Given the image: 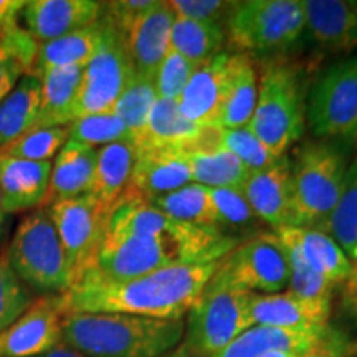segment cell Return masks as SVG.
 Masks as SVG:
<instances>
[{"mask_svg":"<svg viewBox=\"0 0 357 357\" xmlns=\"http://www.w3.org/2000/svg\"><path fill=\"white\" fill-rule=\"evenodd\" d=\"M341 142L310 141L294 151L289 160L294 225L326 234L329 217L341 195L347 171Z\"/></svg>","mask_w":357,"mask_h":357,"instance_id":"3957f363","label":"cell"},{"mask_svg":"<svg viewBox=\"0 0 357 357\" xmlns=\"http://www.w3.org/2000/svg\"><path fill=\"white\" fill-rule=\"evenodd\" d=\"M305 30L301 0H243L236 2L225 24V37L240 53L287 50Z\"/></svg>","mask_w":357,"mask_h":357,"instance_id":"52a82bcc","label":"cell"},{"mask_svg":"<svg viewBox=\"0 0 357 357\" xmlns=\"http://www.w3.org/2000/svg\"><path fill=\"white\" fill-rule=\"evenodd\" d=\"M329 235L349 258L352 266L357 265V155L347 166L341 195L329 217Z\"/></svg>","mask_w":357,"mask_h":357,"instance_id":"836d02e7","label":"cell"},{"mask_svg":"<svg viewBox=\"0 0 357 357\" xmlns=\"http://www.w3.org/2000/svg\"><path fill=\"white\" fill-rule=\"evenodd\" d=\"M3 258L33 291L63 294L73 284L68 258L45 205L22 218Z\"/></svg>","mask_w":357,"mask_h":357,"instance_id":"5b68a950","label":"cell"},{"mask_svg":"<svg viewBox=\"0 0 357 357\" xmlns=\"http://www.w3.org/2000/svg\"><path fill=\"white\" fill-rule=\"evenodd\" d=\"M68 258L73 283L91 263L106 235L108 211L89 194L47 205Z\"/></svg>","mask_w":357,"mask_h":357,"instance_id":"8fae6325","label":"cell"},{"mask_svg":"<svg viewBox=\"0 0 357 357\" xmlns=\"http://www.w3.org/2000/svg\"><path fill=\"white\" fill-rule=\"evenodd\" d=\"M307 126L324 141L357 144V56L328 66L306 101Z\"/></svg>","mask_w":357,"mask_h":357,"instance_id":"ba28073f","label":"cell"},{"mask_svg":"<svg viewBox=\"0 0 357 357\" xmlns=\"http://www.w3.org/2000/svg\"><path fill=\"white\" fill-rule=\"evenodd\" d=\"M154 0H116L102 2L101 15L108 19L123 35L128 33L131 25L153 6Z\"/></svg>","mask_w":357,"mask_h":357,"instance_id":"ee69618b","label":"cell"},{"mask_svg":"<svg viewBox=\"0 0 357 357\" xmlns=\"http://www.w3.org/2000/svg\"><path fill=\"white\" fill-rule=\"evenodd\" d=\"M136 164V147L129 139L116 141L98 151L95 178L89 195L106 211L126 192Z\"/></svg>","mask_w":357,"mask_h":357,"instance_id":"cb8c5ba5","label":"cell"},{"mask_svg":"<svg viewBox=\"0 0 357 357\" xmlns=\"http://www.w3.org/2000/svg\"><path fill=\"white\" fill-rule=\"evenodd\" d=\"M187 166L190 169L192 182L207 189H240L243 190L250 172L243 162L223 147L200 151L185 155Z\"/></svg>","mask_w":357,"mask_h":357,"instance_id":"f546056e","label":"cell"},{"mask_svg":"<svg viewBox=\"0 0 357 357\" xmlns=\"http://www.w3.org/2000/svg\"><path fill=\"white\" fill-rule=\"evenodd\" d=\"M243 195L257 217L275 231L284 227H293L291 176L288 155H281L276 162L263 171L250 174L243 187Z\"/></svg>","mask_w":357,"mask_h":357,"instance_id":"4fadbf2b","label":"cell"},{"mask_svg":"<svg viewBox=\"0 0 357 357\" xmlns=\"http://www.w3.org/2000/svg\"><path fill=\"white\" fill-rule=\"evenodd\" d=\"M101 22V47L84 66L75 119L89 114L113 113L119 96L136 75L126 37L102 15Z\"/></svg>","mask_w":357,"mask_h":357,"instance_id":"9c48e42d","label":"cell"},{"mask_svg":"<svg viewBox=\"0 0 357 357\" xmlns=\"http://www.w3.org/2000/svg\"><path fill=\"white\" fill-rule=\"evenodd\" d=\"M42 82L29 73L0 101V147L33 128L40 108Z\"/></svg>","mask_w":357,"mask_h":357,"instance_id":"f1b7e54d","label":"cell"},{"mask_svg":"<svg viewBox=\"0 0 357 357\" xmlns=\"http://www.w3.org/2000/svg\"><path fill=\"white\" fill-rule=\"evenodd\" d=\"M158 98L154 79L141 77L137 73L129 82L123 95L119 96L113 113L124 123L131 142L136 141L144 131L147 118H149Z\"/></svg>","mask_w":357,"mask_h":357,"instance_id":"e575fe53","label":"cell"},{"mask_svg":"<svg viewBox=\"0 0 357 357\" xmlns=\"http://www.w3.org/2000/svg\"><path fill=\"white\" fill-rule=\"evenodd\" d=\"M305 29L319 48L351 53L357 48V0H301Z\"/></svg>","mask_w":357,"mask_h":357,"instance_id":"ac0fdd59","label":"cell"},{"mask_svg":"<svg viewBox=\"0 0 357 357\" xmlns=\"http://www.w3.org/2000/svg\"><path fill=\"white\" fill-rule=\"evenodd\" d=\"M102 2L95 0H32L22 15L38 43L65 37L100 20Z\"/></svg>","mask_w":357,"mask_h":357,"instance_id":"e0dca14e","label":"cell"},{"mask_svg":"<svg viewBox=\"0 0 357 357\" xmlns=\"http://www.w3.org/2000/svg\"><path fill=\"white\" fill-rule=\"evenodd\" d=\"M38 357H84L79 354V352L70 349V347H66L65 344H60L55 349H52L50 352H47V354H42Z\"/></svg>","mask_w":357,"mask_h":357,"instance_id":"681fc988","label":"cell"},{"mask_svg":"<svg viewBox=\"0 0 357 357\" xmlns=\"http://www.w3.org/2000/svg\"><path fill=\"white\" fill-rule=\"evenodd\" d=\"M102 22H95L77 32L65 37L50 40L38 45V53L30 73L42 77V73L55 68H70V66H86L101 47Z\"/></svg>","mask_w":357,"mask_h":357,"instance_id":"484cf974","label":"cell"},{"mask_svg":"<svg viewBox=\"0 0 357 357\" xmlns=\"http://www.w3.org/2000/svg\"><path fill=\"white\" fill-rule=\"evenodd\" d=\"M164 357H208L207 354H204V352H200L195 349V347H192L187 344V342H181L176 349H172L171 352H167Z\"/></svg>","mask_w":357,"mask_h":357,"instance_id":"7dc6e473","label":"cell"},{"mask_svg":"<svg viewBox=\"0 0 357 357\" xmlns=\"http://www.w3.org/2000/svg\"><path fill=\"white\" fill-rule=\"evenodd\" d=\"M227 88L229 53H220L197 66L177 105L190 123L197 126H218Z\"/></svg>","mask_w":357,"mask_h":357,"instance_id":"5bb4252c","label":"cell"},{"mask_svg":"<svg viewBox=\"0 0 357 357\" xmlns=\"http://www.w3.org/2000/svg\"><path fill=\"white\" fill-rule=\"evenodd\" d=\"M347 298L357 312V265L352 268V275L347 280Z\"/></svg>","mask_w":357,"mask_h":357,"instance_id":"c3c4849f","label":"cell"},{"mask_svg":"<svg viewBox=\"0 0 357 357\" xmlns=\"http://www.w3.org/2000/svg\"><path fill=\"white\" fill-rule=\"evenodd\" d=\"M220 260L204 265H177L131 280H105L82 273L61 294L65 312H121L178 321L195 305Z\"/></svg>","mask_w":357,"mask_h":357,"instance_id":"6da1fadb","label":"cell"},{"mask_svg":"<svg viewBox=\"0 0 357 357\" xmlns=\"http://www.w3.org/2000/svg\"><path fill=\"white\" fill-rule=\"evenodd\" d=\"M184 321L121 312H66L63 341L84 357H164L181 344Z\"/></svg>","mask_w":357,"mask_h":357,"instance_id":"7a4b0ae2","label":"cell"},{"mask_svg":"<svg viewBox=\"0 0 357 357\" xmlns=\"http://www.w3.org/2000/svg\"><path fill=\"white\" fill-rule=\"evenodd\" d=\"M258 83L250 55H229V88L218 126L222 129L247 128L255 111Z\"/></svg>","mask_w":357,"mask_h":357,"instance_id":"4316f807","label":"cell"},{"mask_svg":"<svg viewBox=\"0 0 357 357\" xmlns=\"http://www.w3.org/2000/svg\"><path fill=\"white\" fill-rule=\"evenodd\" d=\"M38 45L33 35L20 25L0 35V101L17 86L22 77L32 71Z\"/></svg>","mask_w":357,"mask_h":357,"instance_id":"d6a6232c","label":"cell"},{"mask_svg":"<svg viewBox=\"0 0 357 357\" xmlns=\"http://www.w3.org/2000/svg\"><path fill=\"white\" fill-rule=\"evenodd\" d=\"M276 238H278L280 245L283 247L284 253H287L289 268V281L287 287L288 291L310 301L331 303L334 284L329 283L324 276H321L318 271L301 257V253L298 252V248L294 247L291 242L281 238L278 235H276Z\"/></svg>","mask_w":357,"mask_h":357,"instance_id":"d590c367","label":"cell"},{"mask_svg":"<svg viewBox=\"0 0 357 357\" xmlns=\"http://www.w3.org/2000/svg\"><path fill=\"white\" fill-rule=\"evenodd\" d=\"M61 294H45L0 333V357H38L63 341Z\"/></svg>","mask_w":357,"mask_h":357,"instance_id":"7c38bea8","label":"cell"},{"mask_svg":"<svg viewBox=\"0 0 357 357\" xmlns=\"http://www.w3.org/2000/svg\"><path fill=\"white\" fill-rule=\"evenodd\" d=\"M218 271L252 293L275 294L288 287L287 253L275 234H261L240 243L223 257Z\"/></svg>","mask_w":357,"mask_h":357,"instance_id":"30bf717a","label":"cell"},{"mask_svg":"<svg viewBox=\"0 0 357 357\" xmlns=\"http://www.w3.org/2000/svg\"><path fill=\"white\" fill-rule=\"evenodd\" d=\"M204 126L190 123L182 114L177 101L158 98L144 131L132 142L136 153L154 151L184 158L194 149Z\"/></svg>","mask_w":357,"mask_h":357,"instance_id":"ffe728a7","label":"cell"},{"mask_svg":"<svg viewBox=\"0 0 357 357\" xmlns=\"http://www.w3.org/2000/svg\"><path fill=\"white\" fill-rule=\"evenodd\" d=\"M25 6V0H0V35L19 25V15Z\"/></svg>","mask_w":357,"mask_h":357,"instance_id":"bcb514c9","label":"cell"},{"mask_svg":"<svg viewBox=\"0 0 357 357\" xmlns=\"http://www.w3.org/2000/svg\"><path fill=\"white\" fill-rule=\"evenodd\" d=\"M32 293L0 257V333L15 323L32 305Z\"/></svg>","mask_w":357,"mask_h":357,"instance_id":"ab89813d","label":"cell"},{"mask_svg":"<svg viewBox=\"0 0 357 357\" xmlns=\"http://www.w3.org/2000/svg\"><path fill=\"white\" fill-rule=\"evenodd\" d=\"M211 197L220 218V230L223 234L234 236L230 230H253L258 222L257 213L252 211L248 200L245 199L243 190L240 189H208ZM236 238V236H235Z\"/></svg>","mask_w":357,"mask_h":357,"instance_id":"f35d334b","label":"cell"},{"mask_svg":"<svg viewBox=\"0 0 357 357\" xmlns=\"http://www.w3.org/2000/svg\"><path fill=\"white\" fill-rule=\"evenodd\" d=\"M7 227V213L3 211V202H2V192H0V236L3 235Z\"/></svg>","mask_w":357,"mask_h":357,"instance_id":"816d5d0a","label":"cell"},{"mask_svg":"<svg viewBox=\"0 0 357 357\" xmlns=\"http://www.w3.org/2000/svg\"><path fill=\"white\" fill-rule=\"evenodd\" d=\"M252 291L236 287L218 268L207 281L195 305L187 312V344L217 357L240 334L252 328L250 300Z\"/></svg>","mask_w":357,"mask_h":357,"instance_id":"8992f818","label":"cell"},{"mask_svg":"<svg viewBox=\"0 0 357 357\" xmlns=\"http://www.w3.org/2000/svg\"><path fill=\"white\" fill-rule=\"evenodd\" d=\"M98 151L93 146L66 141L52 167L47 205L89 194L95 178Z\"/></svg>","mask_w":357,"mask_h":357,"instance_id":"44dd1931","label":"cell"},{"mask_svg":"<svg viewBox=\"0 0 357 357\" xmlns=\"http://www.w3.org/2000/svg\"><path fill=\"white\" fill-rule=\"evenodd\" d=\"M328 328L321 329V331H301V329L253 326L240 334L217 357H260L263 352L271 349H284L305 354L324 336Z\"/></svg>","mask_w":357,"mask_h":357,"instance_id":"83f0119b","label":"cell"},{"mask_svg":"<svg viewBox=\"0 0 357 357\" xmlns=\"http://www.w3.org/2000/svg\"><path fill=\"white\" fill-rule=\"evenodd\" d=\"M176 13L171 3L154 0L153 6L131 25L126 37L134 70L141 77L155 78L159 65L171 47V30Z\"/></svg>","mask_w":357,"mask_h":357,"instance_id":"2e32d148","label":"cell"},{"mask_svg":"<svg viewBox=\"0 0 357 357\" xmlns=\"http://www.w3.org/2000/svg\"><path fill=\"white\" fill-rule=\"evenodd\" d=\"M68 141V126L32 128L12 141L10 144L0 147V154L8 158L25 160H50Z\"/></svg>","mask_w":357,"mask_h":357,"instance_id":"8d00e7d4","label":"cell"},{"mask_svg":"<svg viewBox=\"0 0 357 357\" xmlns=\"http://www.w3.org/2000/svg\"><path fill=\"white\" fill-rule=\"evenodd\" d=\"M52 167V160L37 162L0 154V192L7 215L43 207Z\"/></svg>","mask_w":357,"mask_h":357,"instance_id":"d6986e66","label":"cell"},{"mask_svg":"<svg viewBox=\"0 0 357 357\" xmlns=\"http://www.w3.org/2000/svg\"><path fill=\"white\" fill-rule=\"evenodd\" d=\"M151 204L178 222L220 230V218H218L211 192L207 187L195 184V182L174 190L171 194L160 195V197L151 200Z\"/></svg>","mask_w":357,"mask_h":357,"instance_id":"1f68e13d","label":"cell"},{"mask_svg":"<svg viewBox=\"0 0 357 357\" xmlns=\"http://www.w3.org/2000/svg\"><path fill=\"white\" fill-rule=\"evenodd\" d=\"M68 139L95 147L96 144L129 139V132L114 113L89 114L77 118L68 124Z\"/></svg>","mask_w":357,"mask_h":357,"instance_id":"74e56055","label":"cell"},{"mask_svg":"<svg viewBox=\"0 0 357 357\" xmlns=\"http://www.w3.org/2000/svg\"><path fill=\"white\" fill-rule=\"evenodd\" d=\"M222 147L242 160L250 172L263 171L278 159L261 144V141L248 128L223 129Z\"/></svg>","mask_w":357,"mask_h":357,"instance_id":"60d3db41","label":"cell"},{"mask_svg":"<svg viewBox=\"0 0 357 357\" xmlns=\"http://www.w3.org/2000/svg\"><path fill=\"white\" fill-rule=\"evenodd\" d=\"M225 26L176 15L171 30V48L194 63L202 65L220 55L225 45Z\"/></svg>","mask_w":357,"mask_h":357,"instance_id":"4dcf8cb0","label":"cell"},{"mask_svg":"<svg viewBox=\"0 0 357 357\" xmlns=\"http://www.w3.org/2000/svg\"><path fill=\"white\" fill-rule=\"evenodd\" d=\"M197 66V63L187 60L185 56H182L181 53H177L169 47L166 56H164L162 63L159 65L158 73H155L154 78L158 96L164 98V100L178 101V98H181L182 91L185 89L192 75L195 73Z\"/></svg>","mask_w":357,"mask_h":357,"instance_id":"b9f144b4","label":"cell"},{"mask_svg":"<svg viewBox=\"0 0 357 357\" xmlns=\"http://www.w3.org/2000/svg\"><path fill=\"white\" fill-rule=\"evenodd\" d=\"M169 3L176 15L222 26H225L236 6V2H227V0H172Z\"/></svg>","mask_w":357,"mask_h":357,"instance_id":"7bdbcfd3","label":"cell"},{"mask_svg":"<svg viewBox=\"0 0 357 357\" xmlns=\"http://www.w3.org/2000/svg\"><path fill=\"white\" fill-rule=\"evenodd\" d=\"M275 158H281L306 128V89L301 73L287 63H268L261 71L255 111L247 126Z\"/></svg>","mask_w":357,"mask_h":357,"instance_id":"277c9868","label":"cell"},{"mask_svg":"<svg viewBox=\"0 0 357 357\" xmlns=\"http://www.w3.org/2000/svg\"><path fill=\"white\" fill-rule=\"evenodd\" d=\"M331 303L310 301L293 293L260 294L250 300V324L266 328L321 331L328 328Z\"/></svg>","mask_w":357,"mask_h":357,"instance_id":"9a60e30c","label":"cell"},{"mask_svg":"<svg viewBox=\"0 0 357 357\" xmlns=\"http://www.w3.org/2000/svg\"><path fill=\"white\" fill-rule=\"evenodd\" d=\"M83 71V66H70L42 73V95L33 128L68 126L71 121H75Z\"/></svg>","mask_w":357,"mask_h":357,"instance_id":"603a6c76","label":"cell"},{"mask_svg":"<svg viewBox=\"0 0 357 357\" xmlns=\"http://www.w3.org/2000/svg\"><path fill=\"white\" fill-rule=\"evenodd\" d=\"M275 234L291 242L301 257L331 284L349 280L354 266L329 235L301 227H284Z\"/></svg>","mask_w":357,"mask_h":357,"instance_id":"d4e9b609","label":"cell"},{"mask_svg":"<svg viewBox=\"0 0 357 357\" xmlns=\"http://www.w3.org/2000/svg\"><path fill=\"white\" fill-rule=\"evenodd\" d=\"M189 184H192V174L185 159L154 151L136 153V164L128 189L147 202Z\"/></svg>","mask_w":357,"mask_h":357,"instance_id":"7402d4cb","label":"cell"},{"mask_svg":"<svg viewBox=\"0 0 357 357\" xmlns=\"http://www.w3.org/2000/svg\"><path fill=\"white\" fill-rule=\"evenodd\" d=\"M260 357H303L300 352H293V351H284V349H271L263 352Z\"/></svg>","mask_w":357,"mask_h":357,"instance_id":"f907efd6","label":"cell"},{"mask_svg":"<svg viewBox=\"0 0 357 357\" xmlns=\"http://www.w3.org/2000/svg\"><path fill=\"white\" fill-rule=\"evenodd\" d=\"M303 357H356V349L346 336L328 328L324 336Z\"/></svg>","mask_w":357,"mask_h":357,"instance_id":"f6af8a7d","label":"cell"}]
</instances>
